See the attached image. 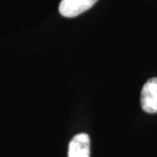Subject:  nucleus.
Masks as SVG:
<instances>
[{"label":"nucleus","instance_id":"f257e3e1","mask_svg":"<svg viewBox=\"0 0 157 157\" xmlns=\"http://www.w3.org/2000/svg\"><path fill=\"white\" fill-rule=\"evenodd\" d=\"M141 105L148 113L157 112V78L148 80L141 92Z\"/></svg>","mask_w":157,"mask_h":157},{"label":"nucleus","instance_id":"f03ea898","mask_svg":"<svg viewBox=\"0 0 157 157\" xmlns=\"http://www.w3.org/2000/svg\"><path fill=\"white\" fill-rule=\"evenodd\" d=\"M98 0H61L59 13L65 17H75L87 11Z\"/></svg>","mask_w":157,"mask_h":157},{"label":"nucleus","instance_id":"7ed1b4c3","mask_svg":"<svg viewBox=\"0 0 157 157\" xmlns=\"http://www.w3.org/2000/svg\"><path fill=\"white\" fill-rule=\"evenodd\" d=\"M67 157H90V138L87 134H78L71 139Z\"/></svg>","mask_w":157,"mask_h":157}]
</instances>
